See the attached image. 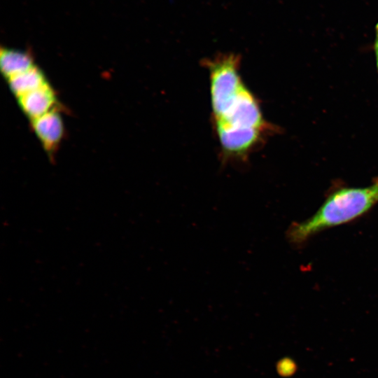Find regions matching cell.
Listing matches in <instances>:
<instances>
[{
  "label": "cell",
  "instance_id": "1",
  "mask_svg": "<svg viewBox=\"0 0 378 378\" xmlns=\"http://www.w3.org/2000/svg\"><path fill=\"white\" fill-rule=\"evenodd\" d=\"M378 203V181L365 187H342L328 195L309 218L293 223L286 238L293 245H301L328 228L353 221Z\"/></svg>",
  "mask_w": 378,
  "mask_h": 378
},
{
  "label": "cell",
  "instance_id": "2",
  "mask_svg": "<svg viewBox=\"0 0 378 378\" xmlns=\"http://www.w3.org/2000/svg\"><path fill=\"white\" fill-rule=\"evenodd\" d=\"M212 120L218 139L257 140L275 132L274 125L265 119L258 99L246 85Z\"/></svg>",
  "mask_w": 378,
  "mask_h": 378
},
{
  "label": "cell",
  "instance_id": "3",
  "mask_svg": "<svg viewBox=\"0 0 378 378\" xmlns=\"http://www.w3.org/2000/svg\"><path fill=\"white\" fill-rule=\"evenodd\" d=\"M209 71L212 117L219 115L245 85L241 74V57L233 52L219 53L203 61Z\"/></svg>",
  "mask_w": 378,
  "mask_h": 378
},
{
  "label": "cell",
  "instance_id": "4",
  "mask_svg": "<svg viewBox=\"0 0 378 378\" xmlns=\"http://www.w3.org/2000/svg\"><path fill=\"white\" fill-rule=\"evenodd\" d=\"M31 125L46 151L52 156L64 134L63 120L57 107L31 120Z\"/></svg>",
  "mask_w": 378,
  "mask_h": 378
},
{
  "label": "cell",
  "instance_id": "5",
  "mask_svg": "<svg viewBox=\"0 0 378 378\" xmlns=\"http://www.w3.org/2000/svg\"><path fill=\"white\" fill-rule=\"evenodd\" d=\"M23 113L30 120H34L57 107L56 93L50 85H46L18 97Z\"/></svg>",
  "mask_w": 378,
  "mask_h": 378
},
{
  "label": "cell",
  "instance_id": "6",
  "mask_svg": "<svg viewBox=\"0 0 378 378\" xmlns=\"http://www.w3.org/2000/svg\"><path fill=\"white\" fill-rule=\"evenodd\" d=\"M35 66L34 59L29 50L1 48L0 67L3 75L8 79Z\"/></svg>",
  "mask_w": 378,
  "mask_h": 378
},
{
  "label": "cell",
  "instance_id": "7",
  "mask_svg": "<svg viewBox=\"0 0 378 378\" xmlns=\"http://www.w3.org/2000/svg\"><path fill=\"white\" fill-rule=\"evenodd\" d=\"M7 80L12 92L17 98L48 83L43 71L36 65Z\"/></svg>",
  "mask_w": 378,
  "mask_h": 378
},
{
  "label": "cell",
  "instance_id": "8",
  "mask_svg": "<svg viewBox=\"0 0 378 378\" xmlns=\"http://www.w3.org/2000/svg\"><path fill=\"white\" fill-rule=\"evenodd\" d=\"M374 48V53H375V58H376V64H377V67L378 70V23L376 25V36H375Z\"/></svg>",
  "mask_w": 378,
  "mask_h": 378
}]
</instances>
